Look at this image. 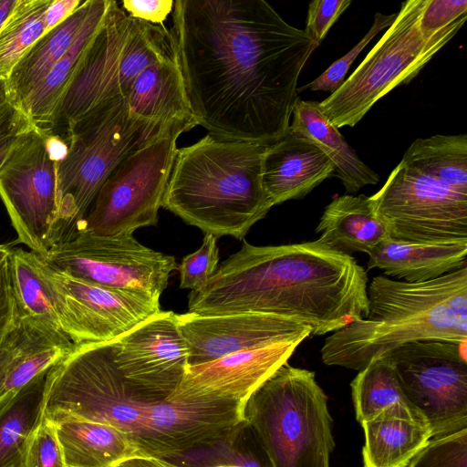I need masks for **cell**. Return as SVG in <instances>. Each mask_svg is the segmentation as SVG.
<instances>
[{"instance_id": "obj_1", "label": "cell", "mask_w": 467, "mask_h": 467, "mask_svg": "<svg viewBox=\"0 0 467 467\" xmlns=\"http://www.w3.org/2000/svg\"><path fill=\"white\" fill-rule=\"evenodd\" d=\"M169 30L197 125L265 143L287 131L317 47L303 29L265 0H176Z\"/></svg>"}, {"instance_id": "obj_2", "label": "cell", "mask_w": 467, "mask_h": 467, "mask_svg": "<svg viewBox=\"0 0 467 467\" xmlns=\"http://www.w3.org/2000/svg\"><path fill=\"white\" fill-rule=\"evenodd\" d=\"M368 281L353 256L317 240L266 246L244 240L202 289L191 291L188 308L202 316H278L322 336L368 317Z\"/></svg>"}, {"instance_id": "obj_3", "label": "cell", "mask_w": 467, "mask_h": 467, "mask_svg": "<svg viewBox=\"0 0 467 467\" xmlns=\"http://www.w3.org/2000/svg\"><path fill=\"white\" fill-rule=\"evenodd\" d=\"M369 312L328 336L322 361L360 371L373 359L417 340L467 342V265L424 282L373 277Z\"/></svg>"}, {"instance_id": "obj_4", "label": "cell", "mask_w": 467, "mask_h": 467, "mask_svg": "<svg viewBox=\"0 0 467 467\" xmlns=\"http://www.w3.org/2000/svg\"><path fill=\"white\" fill-rule=\"evenodd\" d=\"M272 143L208 133L178 149L161 207L205 234L243 240L274 206L263 184L264 158Z\"/></svg>"}, {"instance_id": "obj_5", "label": "cell", "mask_w": 467, "mask_h": 467, "mask_svg": "<svg viewBox=\"0 0 467 467\" xmlns=\"http://www.w3.org/2000/svg\"><path fill=\"white\" fill-rule=\"evenodd\" d=\"M169 126L135 115L120 96L73 124L64 139L67 153L57 161L58 220L54 245L74 234L113 169Z\"/></svg>"}, {"instance_id": "obj_6", "label": "cell", "mask_w": 467, "mask_h": 467, "mask_svg": "<svg viewBox=\"0 0 467 467\" xmlns=\"http://www.w3.org/2000/svg\"><path fill=\"white\" fill-rule=\"evenodd\" d=\"M173 54L165 26L132 18L111 0L47 131L65 139L76 121L105 101L125 97L140 72Z\"/></svg>"}, {"instance_id": "obj_7", "label": "cell", "mask_w": 467, "mask_h": 467, "mask_svg": "<svg viewBox=\"0 0 467 467\" xmlns=\"http://www.w3.org/2000/svg\"><path fill=\"white\" fill-rule=\"evenodd\" d=\"M245 419L272 467H329L332 420L313 371L282 365L247 400Z\"/></svg>"}, {"instance_id": "obj_8", "label": "cell", "mask_w": 467, "mask_h": 467, "mask_svg": "<svg viewBox=\"0 0 467 467\" xmlns=\"http://www.w3.org/2000/svg\"><path fill=\"white\" fill-rule=\"evenodd\" d=\"M427 0H408L364 60L319 108L337 129L354 127L382 97L409 83L461 29L430 34L420 27Z\"/></svg>"}, {"instance_id": "obj_9", "label": "cell", "mask_w": 467, "mask_h": 467, "mask_svg": "<svg viewBox=\"0 0 467 467\" xmlns=\"http://www.w3.org/2000/svg\"><path fill=\"white\" fill-rule=\"evenodd\" d=\"M149 403L118 369L111 341L84 344L49 369L44 417L110 424L136 443Z\"/></svg>"}, {"instance_id": "obj_10", "label": "cell", "mask_w": 467, "mask_h": 467, "mask_svg": "<svg viewBox=\"0 0 467 467\" xmlns=\"http://www.w3.org/2000/svg\"><path fill=\"white\" fill-rule=\"evenodd\" d=\"M193 127L190 123L169 126L126 156L101 185L92 209L76 232L116 236L156 225L178 150L177 140Z\"/></svg>"}, {"instance_id": "obj_11", "label": "cell", "mask_w": 467, "mask_h": 467, "mask_svg": "<svg viewBox=\"0 0 467 467\" xmlns=\"http://www.w3.org/2000/svg\"><path fill=\"white\" fill-rule=\"evenodd\" d=\"M67 142L36 127L13 147L0 168V197L17 242L45 257L58 220L57 161Z\"/></svg>"}, {"instance_id": "obj_12", "label": "cell", "mask_w": 467, "mask_h": 467, "mask_svg": "<svg viewBox=\"0 0 467 467\" xmlns=\"http://www.w3.org/2000/svg\"><path fill=\"white\" fill-rule=\"evenodd\" d=\"M466 343L417 340L385 354L431 438L467 428Z\"/></svg>"}, {"instance_id": "obj_13", "label": "cell", "mask_w": 467, "mask_h": 467, "mask_svg": "<svg viewBox=\"0 0 467 467\" xmlns=\"http://www.w3.org/2000/svg\"><path fill=\"white\" fill-rule=\"evenodd\" d=\"M43 258L73 277L156 300L178 267L174 256L141 244L133 234L101 236L78 231Z\"/></svg>"}, {"instance_id": "obj_14", "label": "cell", "mask_w": 467, "mask_h": 467, "mask_svg": "<svg viewBox=\"0 0 467 467\" xmlns=\"http://www.w3.org/2000/svg\"><path fill=\"white\" fill-rule=\"evenodd\" d=\"M370 199L390 239L467 242V194L401 163Z\"/></svg>"}, {"instance_id": "obj_15", "label": "cell", "mask_w": 467, "mask_h": 467, "mask_svg": "<svg viewBox=\"0 0 467 467\" xmlns=\"http://www.w3.org/2000/svg\"><path fill=\"white\" fill-rule=\"evenodd\" d=\"M245 401L175 390L149 403L137 446L143 456L171 459L233 443L246 429Z\"/></svg>"}, {"instance_id": "obj_16", "label": "cell", "mask_w": 467, "mask_h": 467, "mask_svg": "<svg viewBox=\"0 0 467 467\" xmlns=\"http://www.w3.org/2000/svg\"><path fill=\"white\" fill-rule=\"evenodd\" d=\"M34 263L76 346L110 342L161 311L160 300L73 277L35 253Z\"/></svg>"}, {"instance_id": "obj_17", "label": "cell", "mask_w": 467, "mask_h": 467, "mask_svg": "<svg viewBox=\"0 0 467 467\" xmlns=\"http://www.w3.org/2000/svg\"><path fill=\"white\" fill-rule=\"evenodd\" d=\"M111 348L125 380L150 403L172 394L189 365L188 348L172 311L147 318L112 340Z\"/></svg>"}, {"instance_id": "obj_18", "label": "cell", "mask_w": 467, "mask_h": 467, "mask_svg": "<svg viewBox=\"0 0 467 467\" xmlns=\"http://www.w3.org/2000/svg\"><path fill=\"white\" fill-rule=\"evenodd\" d=\"M177 320L191 366L278 342H302L311 335L308 326L267 314L202 316L188 312L177 315Z\"/></svg>"}, {"instance_id": "obj_19", "label": "cell", "mask_w": 467, "mask_h": 467, "mask_svg": "<svg viewBox=\"0 0 467 467\" xmlns=\"http://www.w3.org/2000/svg\"><path fill=\"white\" fill-rule=\"evenodd\" d=\"M300 341H283L234 352L210 362L188 365L176 389L190 395H209L247 401L282 365Z\"/></svg>"}, {"instance_id": "obj_20", "label": "cell", "mask_w": 467, "mask_h": 467, "mask_svg": "<svg viewBox=\"0 0 467 467\" xmlns=\"http://www.w3.org/2000/svg\"><path fill=\"white\" fill-rule=\"evenodd\" d=\"M334 172L333 162L316 143L288 129L265 152L263 184L276 205L305 197Z\"/></svg>"}, {"instance_id": "obj_21", "label": "cell", "mask_w": 467, "mask_h": 467, "mask_svg": "<svg viewBox=\"0 0 467 467\" xmlns=\"http://www.w3.org/2000/svg\"><path fill=\"white\" fill-rule=\"evenodd\" d=\"M135 115L159 125H197L189 105L183 77L175 54L146 67L124 97Z\"/></svg>"}, {"instance_id": "obj_22", "label": "cell", "mask_w": 467, "mask_h": 467, "mask_svg": "<svg viewBox=\"0 0 467 467\" xmlns=\"http://www.w3.org/2000/svg\"><path fill=\"white\" fill-rule=\"evenodd\" d=\"M361 426L363 467H407L431 439L424 419L403 406L386 410Z\"/></svg>"}, {"instance_id": "obj_23", "label": "cell", "mask_w": 467, "mask_h": 467, "mask_svg": "<svg viewBox=\"0 0 467 467\" xmlns=\"http://www.w3.org/2000/svg\"><path fill=\"white\" fill-rule=\"evenodd\" d=\"M467 242L410 243L390 238L369 254L368 269L406 282L429 281L466 265Z\"/></svg>"}, {"instance_id": "obj_24", "label": "cell", "mask_w": 467, "mask_h": 467, "mask_svg": "<svg viewBox=\"0 0 467 467\" xmlns=\"http://www.w3.org/2000/svg\"><path fill=\"white\" fill-rule=\"evenodd\" d=\"M111 0H90L88 12L72 46L18 108L34 126L48 130Z\"/></svg>"}, {"instance_id": "obj_25", "label": "cell", "mask_w": 467, "mask_h": 467, "mask_svg": "<svg viewBox=\"0 0 467 467\" xmlns=\"http://www.w3.org/2000/svg\"><path fill=\"white\" fill-rule=\"evenodd\" d=\"M316 233H320L319 243L348 254H368L389 238L387 226L374 211L370 196L365 194L335 197L326 206Z\"/></svg>"}, {"instance_id": "obj_26", "label": "cell", "mask_w": 467, "mask_h": 467, "mask_svg": "<svg viewBox=\"0 0 467 467\" xmlns=\"http://www.w3.org/2000/svg\"><path fill=\"white\" fill-rule=\"evenodd\" d=\"M52 422L67 467H116L141 455L133 439L110 424L79 419Z\"/></svg>"}, {"instance_id": "obj_27", "label": "cell", "mask_w": 467, "mask_h": 467, "mask_svg": "<svg viewBox=\"0 0 467 467\" xmlns=\"http://www.w3.org/2000/svg\"><path fill=\"white\" fill-rule=\"evenodd\" d=\"M289 130L307 138L326 153L334 164V175L347 193H356L379 182V175L359 159L338 129L324 116L319 102L299 97L293 109Z\"/></svg>"}, {"instance_id": "obj_28", "label": "cell", "mask_w": 467, "mask_h": 467, "mask_svg": "<svg viewBox=\"0 0 467 467\" xmlns=\"http://www.w3.org/2000/svg\"><path fill=\"white\" fill-rule=\"evenodd\" d=\"M90 0L82 1L63 22L42 35L20 57L5 80L7 99L19 106L72 46L87 16Z\"/></svg>"}, {"instance_id": "obj_29", "label": "cell", "mask_w": 467, "mask_h": 467, "mask_svg": "<svg viewBox=\"0 0 467 467\" xmlns=\"http://www.w3.org/2000/svg\"><path fill=\"white\" fill-rule=\"evenodd\" d=\"M49 369L0 402V467L25 466L31 441L44 420Z\"/></svg>"}, {"instance_id": "obj_30", "label": "cell", "mask_w": 467, "mask_h": 467, "mask_svg": "<svg viewBox=\"0 0 467 467\" xmlns=\"http://www.w3.org/2000/svg\"><path fill=\"white\" fill-rule=\"evenodd\" d=\"M8 265L16 322L65 333L49 290L36 268L34 253L9 248Z\"/></svg>"}, {"instance_id": "obj_31", "label": "cell", "mask_w": 467, "mask_h": 467, "mask_svg": "<svg viewBox=\"0 0 467 467\" xmlns=\"http://www.w3.org/2000/svg\"><path fill=\"white\" fill-rule=\"evenodd\" d=\"M400 163L467 194L465 133L418 138L407 149Z\"/></svg>"}, {"instance_id": "obj_32", "label": "cell", "mask_w": 467, "mask_h": 467, "mask_svg": "<svg viewBox=\"0 0 467 467\" xmlns=\"http://www.w3.org/2000/svg\"><path fill=\"white\" fill-rule=\"evenodd\" d=\"M350 387L356 419L360 424L398 406L414 410L405 398L386 355L373 359L358 371Z\"/></svg>"}, {"instance_id": "obj_33", "label": "cell", "mask_w": 467, "mask_h": 467, "mask_svg": "<svg viewBox=\"0 0 467 467\" xmlns=\"http://www.w3.org/2000/svg\"><path fill=\"white\" fill-rule=\"evenodd\" d=\"M51 0H18L0 27V78L6 80L24 53L45 34Z\"/></svg>"}, {"instance_id": "obj_34", "label": "cell", "mask_w": 467, "mask_h": 467, "mask_svg": "<svg viewBox=\"0 0 467 467\" xmlns=\"http://www.w3.org/2000/svg\"><path fill=\"white\" fill-rule=\"evenodd\" d=\"M397 13L385 15L376 13L371 27L365 36L346 55L333 62L319 77L310 83L297 88L301 92L306 88L312 91L335 92L345 81L347 73L356 57L365 47L382 30L387 29L394 21Z\"/></svg>"}, {"instance_id": "obj_35", "label": "cell", "mask_w": 467, "mask_h": 467, "mask_svg": "<svg viewBox=\"0 0 467 467\" xmlns=\"http://www.w3.org/2000/svg\"><path fill=\"white\" fill-rule=\"evenodd\" d=\"M408 467H467V428L432 437Z\"/></svg>"}, {"instance_id": "obj_36", "label": "cell", "mask_w": 467, "mask_h": 467, "mask_svg": "<svg viewBox=\"0 0 467 467\" xmlns=\"http://www.w3.org/2000/svg\"><path fill=\"white\" fill-rule=\"evenodd\" d=\"M219 249L217 237L205 234L198 250L182 258L177 269L180 274V288L199 291L213 277L218 268Z\"/></svg>"}, {"instance_id": "obj_37", "label": "cell", "mask_w": 467, "mask_h": 467, "mask_svg": "<svg viewBox=\"0 0 467 467\" xmlns=\"http://www.w3.org/2000/svg\"><path fill=\"white\" fill-rule=\"evenodd\" d=\"M24 467H67L54 423L45 417L31 441Z\"/></svg>"}, {"instance_id": "obj_38", "label": "cell", "mask_w": 467, "mask_h": 467, "mask_svg": "<svg viewBox=\"0 0 467 467\" xmlns=\"http://www.w3.org/2000/svg\"><path fill=\"white\" fill-rule=\"evenodd\" d=\"M466 18V0H427L420 27L424 32L434 34L455 25H463Z\"/></svg>"}, {"instance_id": "obj_39", "label": "cell", "mask_w": 467, "mask_h": 467, "mask_svg": "<svg viewBox=\"0 0 467 467\" xmlns=\"http://www.w3.org/2000/svg\"><path fill=\"white\" fill-rule=\"evenodd\" d=\"M351 0H314L308 5L306 36L318 47L331 26L351 5Z\"/></svg>"}, {"instance_id": "obj_40", "label": "cell", "mask_w": 467, "mask_h": 467, "mask_svg": "<svg viewBox=\"0 0 467 467\" xmlns=\"http://www.w3.org/2000/svg\"><path fill=\"white\" fill-rule=\"evenodd\" d=\"M34 127L29 118L8 99L0 105V168L19 139Z\"/></svg>"}, {"instance_id": "obj_41", "label": "cell", "mask_w": 467, "mask_h": 467, "mask_svg": "<svg viewBox=\"0 0 467 467\" xmlns=\"http://www.w3.org/2000/svg\"><path fill=\"white\" fill-rule=\"evenodd\" d=\"M173 5V0H125L121 3V8L132 18L164 26Z\"/></svg>"}, {"instance_id": "obj_42", "label": "cell", "mask_w": 467, "mask_h": 467, "mask_svg": "<svg viewBox=\"0 0 467 467\" xmlns=\"http://www.w3.org/2000/svg\"><path fill=\"white\" fill-rule=\"evenodd\" d=\"M16 321L7 255L0 265V345L15 327Z\"/></svg>"}, {"instance_id": "obj_43", "label": "cell", "mask_w": 467, "mask_h": 467, "mask_svg": "<svg viewBox=\"0 0 467 467\" xmlns=\"http://www.w3.org/2000/svg\"><path fill=\"white\" fill-rule=\"evenodd\" d=\"M81 2L80 0H51L44 14L45 33L68 17Z\"/></svg>"}, {"instance_id": "obj_44", "label": "cell", "mask_w": 467, "mask_h": 467, "mask_svg": "<svg viewBox=\"0 0 467 467\" xmlns=\"http://www.w3.org/2000/svg\"><path fill=\"white\" fill-rule=\"evenodd\" d=\"M17 351L16 335L13 330L0 345V402L7 396L5 393L4 384L7 368Z\"/></svg>"}, {"instance_id": "obj_45", "label": "cell", "mask_w": 467, "mask_h": 467, "mask_svg": "<svg viewBox=\"0 0 467 467\" xmlns=\"http://www.w3.org/2000/svg\"><path fill=\"white\" fill-rule=\"evenodd\" d=\"M116 467H176L166 459L138 455L126 459Z\"/></svg>"}, {"instance_id": "obj_46", "label": "cell", "mask_w": 467, "mask_h": 467, "mask_svg": "<svg viewBox=\"0 0 467 467\" xmlns=\"http://www.w3.org/2000/svg\"><path fill=\"white\" fill-rule=\"evenodd\" d=\"M18 0H0V27L14 9Z\"/></svg>"}, {"instance_id": "obj_47", "label": "cell", "mask_w": 467, "mask_h": 467, "mask_svg": "<svg viewBox=\"0 0 467 467\" xmlns=\"http://www.w3.org/2000/svg\"><path fill=\"white\" fill-rule=\"evenodd\" d=\"M7 100L5 81L0 78V105Z\"/></svg>"}, {"instance_id": "obj_48", "label": "cell", "mask_w": 467, "mask_h": 467, "mask_svg": "<svg viewBox=\"0 0 467 467\" xmlns=\"http://www.w3.org/2000/svg\"><path fill=\"white\" fill-rule=\"evenodd\" d=\"M9 253V247L7 245L0 244V265L6 258Z\"/></svg>"}, {"instance_id": "obj_49", "label": "cell", "mask_w": 467, "mask_h": 467, "mask_svg": "<svg viewBox=\"0 0 467 467\" xmlns=\"http://www.w3.org/2000/svg\"><path fill=\"white\" fill-rule=\"evenodd\" d=\"M208 467H234V465L231 462L226 461V462L211 464Z\"/></svg>"}]
</instances>
